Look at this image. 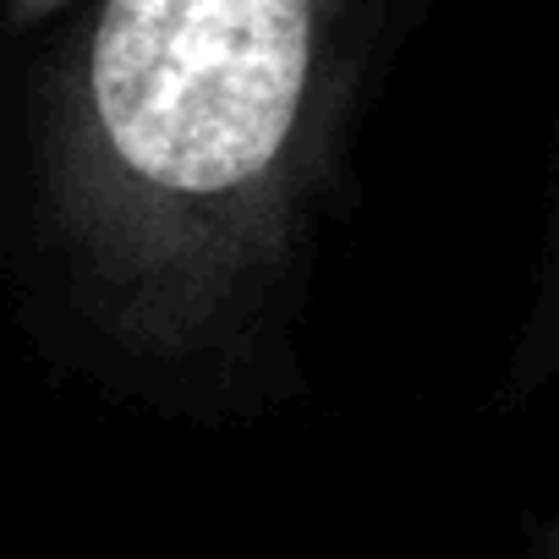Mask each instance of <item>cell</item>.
I'll return each mask as SVG.
<instances>
[{"mask_svg":"<svg viewBox=\"0 0 559 559\" xmlns=\"http://www.w3.org/2000/svg\"><path fill=\"white\" fill-rule=\"evenodd\" d=\"M390 0H99L78 176L121 335L230 384L302 286Z\"/></svg>","mask_w":559,"mask_h":559,"instance_id":"6da1fadb","label":"cell"},{"mask_svg":"<svg viewBox=\"0 0 559 559\" xmlns=\"http://www.w3.org/2000/svg\"><path fill=\"white\" fill-rule=\"evenodd\" d=\"M521 357L510 362L504 373V390H532L543 384L554 368H559V192H554V219H548V241H543V280H537V302H532V319L521 324ZM543 554L559 559V521L543 532L537 543Z\"/></svg>","mask_w":559,"mask_h":559,"instance_id":"7a4b0ae2","label":"cell"}]
</instances>
